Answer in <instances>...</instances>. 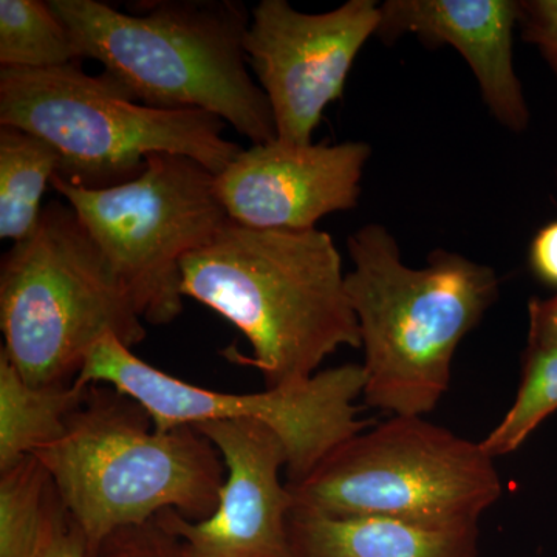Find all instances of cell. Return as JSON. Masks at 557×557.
Returning a JSON list of instances; mask_svg holds the SVG:
<instances>
[{"instance_id":"obj_1","label":"cell","mask_w":557,"mask_h":557,"mask_svg":"<svg viewBox=\"0 0 557 557\" xmlns=\"http://www.w3.org/2000/svg\"><path fill=\"white\" fill-rule=\"evenodd\" d=\"M182 292L244 333L265 388L317 375L341 347H361L346 274L324 231L256 230L231 222L182 260Z\"/></svg>"},{"instance_id":"obj_2","label":"cell","mask_w":557,"mask_h":557,"mask_svg":"<svg viewBox=\"0 0 557 557\" xmlns=\"http://www.w3.org/2000/svg\"><path fill=\"white\" fill-rule=\"evenodd\" d=\"M78 60L149 108L196 109L231 124L252 145L277 139L273 113L245 54L244 3L163 0L127 14L98 0H49Z\"/></svg>"},{"instance_id":"obj_3","label":"cell","mask_w":557,"mask_h":557,"mask_svg":"<svg viewBox=\"0 0 557 557\" xmlns=\"http://www.w3.org/2000/svg\"><path fill=\"white\" fill-rule=\"evenodd\" d=\"M347 249V295L364 348L362 398L391 417H424L448 392L457 347L497 300L496 271L446 249L412 269L375 223L351 234Z\"/></svg>"},{"instance_id":"obj_4","label":"cell","mask_w":557,"mask_h":557,"mask_svg":"<svg viewBox=\"0 0 557 557\" xmlns=\"http://www.w3.org/2000/svg\"><path fill=\"white\" fill-rule=\"evenodd\" d=\"M86 539L89 557L123 528L174 509L200 522L218 509L225 463L196 426L159 432L137 399L91 384L61 440L35 454Z\"/></svg>"},{"instance_id":"obj_5","label":"cell","mask_w":557,"mask_h":557,"mask_svg":"<svg viewBox=\"0 0 557 557\" xmlns=\"http://www.w3.org/2000/svg\"><path fill=\"white\" fill-rule=\"evenodd\" d=\"M141 314L67 201H50L0 263L2 354L32 386L76 380L101 339L146 338Z\"/></svg>"},{"instance_id":"obj_6","label":"cell","mask_w":557,"mask_h":557,"mask_svg":"<svg viewBox=\"0 0 557 557\" xmlns=\"http://www.w3.org/2000/svg\"><path fill=\"white\" fill-rule=\"evenodd\" d=\"M0 126L46 139L60 153L54 175L87 189L132 182L156 153L189 157L218 175L242 152L223 137L226 123L219 116L139 104L75 62L0 69Z\"/></svg>"},{"instance_id":"obj_7","label":"cell","mask_w":557,"mask_h":557,"mask_svg":"<svg viewBox=\"0 0 557 557\" xmlns=\"http://www.w3.org/2000/svg\"><path fill=\"white\" fill-rule=\"evenodd\" d=\"M287 490L292 509L325 518L453 528L479 525L504 486L482 443L424 417L392 416L330 450Z\"/></svg>"},{"instance_id":"obj_8","label":"cell","mask_w":557,"mask_h":557,"mask_svg":"<svg viewBox=\"0 0 557 557\" xmlns=\"http://www.w3.org/2000/svg\"><path fill=\"white\" fill-rule=\"evenodd\" d=\"M51 188L75 209L143 321L170 324L183 311L182 260L233 220L215 190V174L175 153L150 156L139 177L106 189Z\"/></svg>"},{"instance_id":"obj_9","label":"cell","mask_w":557,"mask_h":557,"mask_svg":"<svg viewBox=\"0 0 557 557\" xmlns=\"http://www.w3.org/2000/svg\"><path fill=\"white\" fill-rule=\"evenodd\" d=\"M75 381L83 386L109 384L137 399L159 432L208 421H260L287 448V483L306 479L330 450L369 428L355 406L364 391V370L359 364L322 370L296 386L226 394L161 372L108 335L91 348Z\"/></svg>"},{"instance_id":"obj_10","label":"cell","mask_w":557,"mask_h":557,"mask_svg":"<svg viewBox=\"0 0 557 557\" xmlns=\"http://www.w3.org/2000/svg\"><path fill=\"white\" fill-rule=\"evenodd\" d=\"M380 3L348 0L309 14L287 0H262L251 11L244 49L265 94L277 139L311 145L330 102L339 100L359 50L379 32Z\"/></svg>"},{"instance_id":"obj_11","label":"cell","mask_w":557,"mask_h":557,"mask_svg":"<svg viewBox=\"0 0 557 557\" xmlns=\"http://www.w3.org/2000/svg\"><path fill=\"white\" fill-rule=\"evenodd\" d=\"M218 448L226 468L218 509L193 522L174 509L157 515L177 539L182 557H288V516L293 500L281 469L288 453L276 432L260 421L197 424Z\"/></svg>"},{"instance_id":"obj_12","label":"cell","mask_w":557,"mask_h":557,"mask_svg":"<svg viewBox=\"0 0 557 557\" xmlns=\"http://www.w3.org/2000/svg\"><path fill=\"white\" fill-rule=\"evenodd\" d=\"M370 153L364 141L289 145L274 139L242 149L215 175V190L236 225L314 230L325 215L357 208Z\"/></svg>"},{"instance_id":"obj_13","label":"cell","mask_w":557,"mask_h":557,"mask_svg":"<svg viewBox=\"0 0 557 557\" xmlns=\"http://www.w3.org/2000/svg\"><path fill=\"white\" fill-rule=\"evenodd\" d=\"M379 36L394 44L416 35L428 46H450L468 62L494 119L527 131L530 109L512 61L519 0H387L380 5Z\"/></svg>"},{"instance_id":"obj_14","label":"cell","mask_w":557,"mask_h":557,"mask_svg":"<svg viewBox=\"0 0 557 557\" xmlns=\"http://www.w3.org/2000/svg\"><path fill=\"white\" fill-rule=\"evenodd\" d=\"M288 557H479V525L428 528L292 509Z\"/></svg>"},{"instance_id":"obj_15","label":"cell","mask_w":557,"mask_h":557,"mask_svg":"<svg viewBox=\"0 0 557 557\" xmlns=\"http://www.w3.org/2000/svg\"><path fill=\"white\" fill-rule=\"evenodd\" d=\"M90 386H32L0 351V472L62 438Z\"/></svg>"},{"instance_id":"obj_16","label":"cell","mask_w":557,"mask_h":557,"mask_svg":"<svg viewBox=\"0 0 557 557\" xmlns=\"http://www.w3.org/2000/svg\"><path fill=\"white\" fill-rule=\"evenodd\" d=\"M70 519L38 457L0 472V557H42Z\"/></svg>"},{"instance_id":"obj_17","label":"cell","mask_w":557,"mask_h":557,"mask_svg":"<svg viewBox=\"0 0 557 557\" xmlns=\"http://www.w3.org/2000/svg\"><path fill=\"white\" fill-rule=\"evenodd\" d=\"M60 168V153L30 132L0 126V239L30 236L42 212L47 185Z\"/></svg>"},{"instance_id":"obj_18","label":"cell","mask_w":557,"mask_h":557,"mask_svg":"<svg viewBox=\"0 0 557 557\" xmlns=\"http://www.w3.org/2000/svg\"><path fill=\"white\" fill-rule=\"evenodd\" d=\"M78 60L67 28L40 0L0 2V65L2 69L42 70Z\"/></svg>"},{"instance_id":"obj_19","label":"cell","mask_w":557,"mask_h":557,"mask_svg":"<svg viewBox=\"0 0 557 557\" xmlns=\"http://www.w3.org/2000/svg\"><path fill=\"white\" fill-rule=\"evenodd\" d=\"M557 410V344L527 343L522 381L511 408L485 440L491 457L508 456Z\"/></svg>"},{"instance_id":"obj_20","label":"cell","mask_w":557,"mask_h":557,"mask_svg":"<svg viewBox=\"0 0 557 557\" xmlns=\"http://www.w3.org/2000/svg\"><path fill=\"white\" fill-rule=\"evenodd\" d=\"M519 27L557 76V0H519Z\"/></svg>"},{"instance_id":"obj_21","label":"cell","mask_w":557,"mask_h":557,"mask_svg":"<svg viewBox=\"0 0 557 557\" xmlns=\"http://www.w3.org/2000/svg\"><path fill=\"white\" fill-rule=\"evenodd\" d=\"M530 267L542 282L557 287V220L539 230L531 242Z\"/></svg>"},{"instance_id":"obj_22","label":"cell","mask_w":557,"mask_h":557,"mask_svg":"<svg viewBox=\"0 0 557 557\" xmlns=\"http://www.w3.org/2000/svg\"><path fill=\"white\" fill-rule=\"evenodd\" d=\"M528 343L557 344V295L528 304Z\"/></svg>"},{"instance_id":"obj_23","label":"cell","mask_w":557,"mask_h":557,"mask_svg":"<svg viewBox=\"0 0 557 557\" xmlns=\"http://www.w3.org/2000/svg\"><path fill=\"white\" fill-rule=\"evenodd\" d=\"M42 557H89L86 539L73 518L70 519L67 525L62 528Z\"/></svg>"}]
</instances>
